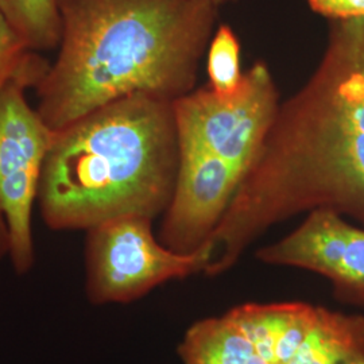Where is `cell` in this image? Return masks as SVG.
<instances>
[{
    "label": "cell",
    "mask_w": 364,
    "mask_h": 364,
    "mask_svg": "<svg viewBox=\"0 0 364 364\" xmlns=\"http://www.w3.org/2000/svg\"><path fill=\"white\" fill-rule=\"evenodd\" d=\"M0 13L33 52H48L60 46V0H0Z\"/></svg>",
    "instance_id": "obj_10"
},
{
    "label": "cell",
    "mask_w": 364,
    "mask_h": 364,
    "mask_svg": "<svg viewBox=\"0 0 364 364\" xmlns=\"http://www.w3.org/2000/svg\"><path fill=\"white\" fill-rule=\"evenodd\" d=\"M210 0H60L63 34L37 111L53 131L117 99L195 90L218 22Z\"/></svg>",
    "instance_id": "obj_2"
},
{
    "label": "cell",
    "mask_w": 364,
    "mask_h": 364,
    "mask_svg": "<svg viewBox=\"0 0 364 364\" xmlns=\"http://www.w3.org/2000/svg\"><path fill=\"white\" fill-rule=\"evenodd\" d=\"M0 13V93L38 57Z\"/></svg>",
    "instance_id": "obj_12"
},
{
    "label": "cell",
    "mask_w": 364,
    "mask_h": 364,
    "mask_svg": "<svg viewBox=\"0 0 364 364\" xmlns=\"http://www.w3.org/2000/svg\"><path fill=\"white\" fill-rule=\"evenodd\" d=\"M209 88L220 95L234 93L242 84L240 42L228 25H220L212 36L207 53Z\"/></svg>",
    "instance_id": "obj_11"
},
{
    "label": "cell",
    "mask_w": 364,
    "mask_h": 364,
    "mask_svg": "<svg viewBox=\"0 0 364 364\" xmlns=\"http://www.w3.org/2000/svg\"><path fill=\"white\" fill-rule=\"evenodd\" d=\"M180 161L173 102L135 93L53 131L38 207L55 231H88L168 208Z\"/></svg>",
    "instance_id": "obj_3"
},
{
    "label": "cell",
    "mask_w": 364,
    "mask_h": 364,
    "mask_svg": "<svg viewBox=\"0 0 364 364\" xmlns=\"http://www.w3.org/2000/svg\"><path fill=\"white\" fill-rule=\"evenodd\" d=\"M279 105L269 66L257 61L231 95L204 87L173 102L178 141L219 156L245 176L273 127Z\"/></svg>",
    "instance_id": "obj_7"
},
{
    "label": "cell",
    "mask_w": 364,
    "mask_h": 364,
    "mask_svg": "<svg viewBox=\"0 0 364 364\" xmlns=\"http://www.w3.org/2000/svg\"><path fill=\"white\" fill-rule=\"evenodd\" d=\"M49 66L38 55L0 93V259L7 257L18 274L34 264L33 208L53 138L26 91L38 85Z\"/></svg>",
    "instance_id": "obj_5"
},
{
    "label": "cell",
    "mask_w": 364,
    "mask_h": 364,
    "mask_svg": "<svg viewBox=\"0 0 364 364\" xmlns=\"http://www.w3.org/2000/svg\"><path fill=\"white\" fill-rule=\"evenodd\" d=\"M314 13L331 21H350L364 16V0H308Z\"/></svg>",
    "instance_id": "obj_13"
},
{
    "label": "cell",
    "mask_w": 364,
    "mask_h": 364,
    "mask_svg": "<svg viewBox=\"0 0 364 364\" xmlns=\"http://www.w3.org/2000/svg\"><path fill=\"white\" fill-rule=\"evenodd\" d=\"M153 220L127 216L87 231L85 291L96 305L129 304L159 285L207 272L215 248L205 242L181 254L164 246Z\"/></svg>",
    "instance_id": "obj_6"
},
{
    "label": "cell",
    "mask_w": 364,
    "mask_h": 364,
    "mask_svg": "<svg viewBox=\"0 0 364 364\" xmlns=\"http://www.w3.org/2000/svg\"><path fill=\"white\" fill-rule=\"evenodd\" d=\"M347 364H364V360H356V362H351V363Z\"/></svg>",
    "instance_id": "obj_15"
},
{
    "label": "cell",
    "mask_w": 364,
    "mask_h": 364,
    "mask_svg": "<svg viewBox=\"0 0 364 364\" xmlns=\"http://www.w3.org/2000/svg\"><path fill=\"white\" fill-rule=\"evenodd\" d=\"M257 258L274 266L326 277L340 302L364 306V228L332 209H313L293 232L259 248Z\"/></svg>",
    "instance_id": "obj_8"
},
{
    "label": "cell",
    "mask_w": 364,
    "mask_h": 364,
    "mask_svg": "<svg viewBox=\"0 0 364 364\" xmlns=\"http://www.w3.org/2000/svg\"><path fill=\"white\" fill-rule=\"evenodd\" d=\"M210 1H213L216 6H224V4H228V3H234L236 0H210Z\"/></svg>",
    "instance_id": "obj_14"
},
{
    "label": "cell",
    "mask_w": 364,
    "mask_h": 364,
    "mask_svg": "<svg viewBox=\"0 0 364 364\" xmlns=\"http://www.w3.org/2000/svg\"><path fill=\"white\" fill-rule=\"evenodd\" d=\"M182 364H347L364 360V314L306 302L245 304L196 321Z\"/></svg>",
    "instance_id": "obj_4"
},
{
    "label": "cell",
    "mask_w": 364,
    "mask_h": 364,
    "mask_svg": "<svg viewBox=\"0 0 364 364\" xmlns=\"http://www.w3.org/2000/svg\"><path fill=\"white\" fill-rule=\"evenodd\" d=\"M364 225V16L332 21L326 52L273 127L209 236L205 275L231 270L267 230L313 209Z\"/></svg>",
    "instance_id": "obj_1"
},
{
    "label": "cell",
    "mask_w": 364,
    "mask_h": 364,
    "mask_svg": "<svg viewBox=\"0 0 364 364\" xmlns=\"http://www.w3.org/2000/svg\"><path fill=\"white\" fill-rule=\"evenodd\" d=\"M174 192L164 212L159 242L189 254L201 247L230 207L243 174L219 156L189 142H180Z\"/></svg>",
    "instance_id": "obj_9"
}]
</instances>
